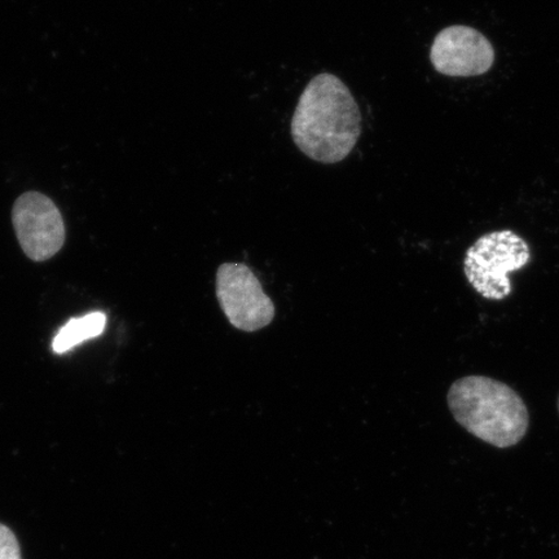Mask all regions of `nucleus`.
<instances>
[{"label": "nucleus", "instance_id": "f03ea898", "mask_svg": "<svg viewBox=\"0 0 559 559\" xmlns=\"http://www.w3.org/2000/svg\"><path fill=\"white\" fill-rule=\"evenodd\" d=\"M451 414L472 436L510 449L526 437V403L507 383L485 376H467L452 383L447 395Z\"/></svg>", "mask_w": 559, "mask_h": 559}, {"label": "nucleus", "instance_id": "7ed1b4c3", "mask_svg": "<svg viewBox=\"0 0 559 559\" xmlns=\"http://www.w3.org/2000/svg\"><path fill=\"white\" fill-rule=\"evenodd\" d=\"M531 261L528 243L513 230H496L475 241L466 251L464 272L467 282L486 299L502 300L512 293L510 272Z\"/></svg>", "mask_w": 559, "mask_h": 559}, {"label": "nucleus", "instance_id": "6e6552de", "mask_svg": "<svg viewBox=\"0 0 559 559\" xmlns=\"http://www.w3.org/2000/svg\"><path fill=\"white\" fill-rule=\"evenodd\" d=\"M0 559H23L15 533L0 523Z\"/></svg>", "mask_w": 559, "mask_h": 559}, {"label": "nucleus", "instance_id": "0eeeda50", "mask_svg": "<svg viewBox=\"0 0 559 559\" xmlns=\"http://www.w3.org/2000/svg\"><path fill=\"white\" fill-rule=\"evenodd\" d=\"M107 325V317L103 312H91L86 317L69 320L52 341L56 354H66L69 349L91 338L99 337Z\"/></svg>", "mask_w": 559, "mask_h": 559}, {"label": "nucleus", "instance_id": "f257e3e1", "mask_svg": "<svg viewBox=\"0 0 559 559\" xmlns=\"http://www.w3.org/2000/svg\"><path fill=\"white\" fill-rule=\"evenodd\" d=\"M361 134V116L352 91L338 76L321 73L300 95L292 135L307 157L321 164L344 160Z\"/></svg>", "mask_w": 559, "mask_h": 559}, {"label": "nucleus", "instance_id": "1a4fd4ad", "mask_svg": "<svg viewBox=\"0 0 559 559\" xmlns=\"http://www.w3.org/2000/svg\"><path fill=\"white\" fill-rule=\"evenodd\" d=\"M558 412H559V396H558Z\"/></svg>", "mask_w": 559, "mask_h": 559}, {"label": "nucleus", "instance_id": "423d86ee", "mask_svg": "<svg viewBox=\"0 0 559 559\" xmlns=\"http://www.w3.org/2000/svg\"><path fill=\"white\" fill-rule=\"evenodd\" d=\"M430 60L440 74L477 76L495 62V48L484 34L471 26L445 27L432 41Z\"/></svg>", "mask_w": 559, "mask_h": 559}, {"label": "nucleus", "instance_id": "20e7f679", "mask_svg": "<svg viewBox=\"0 0 559 559\" xmlns=\"http://www.w3.org/2000/svg\"><path fill=\"white\" fill-rule=\"evenodd\" d=\"M216 297L228 321L242 332H257L275 318V305L260 280L242 263L222 264L216 272Z\"/></svg>", "mask_w": 559, "mask_h": 559}, {"label": "nucleus", "instance_id": "39448f33", "mask_svg": "<svg viewBox=\"0 0 559 559\" xmlns=\"http://www.w3.org/2000/svg\"><path fill=\"white\" fill-rule=\"evenodd\" d=\"M21 249L34 262L51 260L66 242V225L58 206L39 192H27L12 210Z\"/></svg>", "mask_w": 559, "mask_h": 559}]
</instances>
